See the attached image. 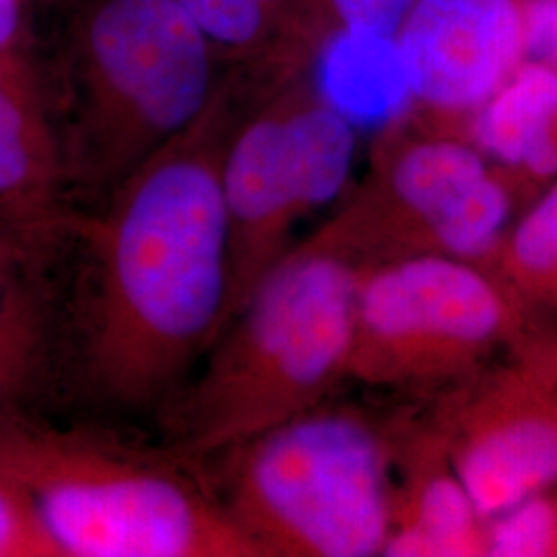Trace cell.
<instances>
[{"mask_svg": "<svg viewBox=\"0 0 557 557\" xmlns=\"http://www.w3.org/2000/svg\"><path fill=\"white\" fill-rule=\"evenodd\" d=\"M483 554L479 515L457 473H430L395 496L384 556L457 557Z\"/></svg>", "mask_w": 557, "mask_h": 557, "instance_id": "5bb4252c", "label": "cell"}, {"mask_svg": "<svg viewBox=\"0 0 557 557\" xmlns=\"http://www.w3.org/2000/svg\"><path fill=\"white\" fill-rule=\"evenodd\" d=\"M0 557H60L32 502L0 469Z\"/></svg>", "mask_w": 557, "mask_h": 557, "instance_id": "d6986e66", "label": "cell"}, {"mask_svg": "<svg viewBox=\"0 0 557 557\" xmlns=\"http://www.w3.org/2000/svg\"><path fill=\"white\" fill-rule=\"evenodd\" d=\"M0 469L60 557H259L190 458L40 411H0Z\"/></svg>", "mask_w": 557, "mask_h": 557, "instance_id": "3957f363", "label": "cell"}, {"mask_svg": "<svg viewBox=\"0 0 557 557\" xmlns=\"http://www.w3.org/2000/svg\"><path fill=\"white\" fill-rule=\"evenodd\" d=\"M213 458L211 485L259 557L384 556L393 448L358 409L319 403Z\"/></svg>", "mask_w": 557, "mask_h": 557, "instance_id": "5b68a950", "label": "cell"}, {"mask_svg": "<svg viewBox=\"0 0 557 557\" xmlns=\"http://www.w3.org/2000/svg\"><path fill=\"white\" fill-rule=\"evenodd\" d=\"M458 481L479 518H494L557 483V409L524 407L483 423L458 450Z\"/></svg>", "mask_w": 557, "mask_h": 557, "instance_id": "30bf717a", "label": "cell"}, {"mask_svg": "<svg viewBox=\"0 0 557 557\" xmlns=\"http://www.w3.org/2000/svg\"><path fill=\"white\" fill-rule=\"evenodd\" d=\"M483 533V554L494 557H539L557 554V504L543 494L522 499Z\"/></svg>", "mask_w": 557, "mask_h": 557, "instance_id": "2e32d148", "label": "cell"}, {"mask_svg": "<svg viewBox=\"0 0 557 557\" xmlns=\"http://www.w3.org/2000/svg\"><path fill=\"white\" fill-rule=\"evenodd\" d=\"M25 17L21 0H0V62L27 59Z\"/></svg>", "mask_w": 557, "mask_h": 557, "instance_id": "44dd1931", "label": "cell"}, {"mask_svg": "<svg viewBox=\"0 0 557 557\" xmlns=\"http://www.w3.org/2000/svg\"><path fill=\"white\" fill-rule=\"evenodd\" d=\"M262 2L269 4L283 20H287L289 23L301 27V29L314 34L320 40H324V34L320 32V27L312 17L306 0H262Z\"/></svg>", "mask_w": 557, "mask_h": 557, "instance_id": "7402d4cb", "label": "cell"}, {"mask_svg": "<svg viewBox=\"0 0 557 557\" xmlns=\"http://www.w3.org/2000/svg\"><path fill=\"white\" fill-rule=\"evenodd\" d=\"M527 59L557 69V0H522Z\"/></svg>", "mask_w": 557, "mask_h": 557, "instance_id": "ffe728a7", "label": "cell"}, {"mask_svg": "<svg viewBox=\"0 0 557 557\" xmlns=\"http://www.w3.org/2000/svg\"><path fill=\"white\" fill-rule=\"evenodd\" d=\"M50 255L0 238V411L36 409L54 343Z\"/></svg>", "mask_w": 557, "mask_h": 557, "instance_id": "8fae6325", "label": "cell"}, {"mask_svg": "<svg viewBox=\"0 0 557 557\" xmlns=\"http://www.w3.org/2000/svg\"><path fill=\"white\" fill-rule=\"evenodd\" d=\"M510 209L512 197L508 182L496 170H490L457 205L434 221L428 232L448 257L478 259L496 246L510 218Z\"/></svg>", "mask_w": 557, "mask_h": 557, "instance_id": "9a60e30c", "label": "cell"}, {"mask_svg": "<svg viewBox=\"0 0 557 557\" xmlns=\"http://www.w3.org/2000/svg\"><path fill=\"white\" fill-rule=\"evenodd\" d=\"M59 128L29 60L0 62V236L52 252L73 218Z\"/></svg>", "mask_w": 557, "mask_h": 557, "instance_id": "9c48e42d", "label": "cell"}, {"mask_svg": "<svg viewBox=\"0 0 557 557\" xmlns=\"http://www.w3.org/2000/svg\"><path fill=\"white\" fill-rule=\"evenodd\" d=\"M506 326L498 287L465 260L428 252L368 260L349 376L370 384L428 379L485 351Z\"/></svg>", "mask_w": 557, "mask_h": 557, "instance_id": "52a82bcc", "label": "cell"}, {"mask_svg": "<svg viewBox=\"0 0 557 557\" xmlns=\"http://www.w3.org/2000/svg\"><path fill=\"white\" fill-rule=\"evenodd\" d=\"M324 40L329 36L391 38L413 0H306Z\"/></svg>", "mask_w": 557, "mask_h": 557, "instance_id": "ac0fdd59", "label": "cell"}, {"mask_svg": "<svg viewBox=\"0 0 557 557\" xmlns=\"http://www.w3.org/2000/svg\"><path fill=\"white\" fill-rule=\"evenodd\" d=\"M510 269L524 285L557 283V182L529 209L510 238Z\"/></svg>", "mask_w": 557, "mask_h": 557, "instance_id": "e0dca14e", "label": "cell"}, {"mask_svg": "<svg viewBox=\"0 0 557 557\" xmlns=\"http://www.w3.org/2000/svg\"><path fill=\"white\" fill-rule=\"evenodd\" d=\"M413 110L465 120L522 60V0H413L395 32Z\"/></svg>", "mask_w": 557, "mask_h": 557, "instance_id": "ba28073f", "label": "cell"}, {"mask_svg": "<svg viewBox=\"0 0 557 557\" xmlns=\"http://www.w3.org/2000/svg\"><path fill=\"white\" fill-rule=\"evenodd\" d=\"M0 238H4V236H0Z\"/></svg>", "mask_w": 557, "mask_h": 557, "instance_id": "603a6c76", "label": "cell"}, {"mask_svg": "<svg viewBox=\"0 0 557 557\" xmlns=\"http://www.w3.org/2000/svg\"><path fill=\"white\" fill-rule=\"evenodd\" d=\"M227 69L174 0H89L54 114L69 197L100 207L199 119Z\"/></svg>", "mask_w": 557, "mask_h": 557, "instance_id": "277c9868", "label": "cell"}, {"mask_svg": "<svg viewBox=\"0 0 557 557\" xmlns=\"http://www.w3.org/2000/svg\"><path fill=\"white\" fill-rule=\"evenodd\" d=\"M469 140L487 161L527 178L557 176V69L527 59L467 119Z\"/></svg>", "mask_w": 557, "mask_h": 557, "instance_id": "7c38bea8", "label": "cell"}, {"mask_svg": "<svg viewBox=\"0 0 557 557\" xmlns=\"http://www.w3.org/2000/svg\"><path fill=\"white\" fill-rule=\"evenodd\" d=\"M366 262L338 220L294 244L163 413L168 448L202 462L322 403L349 376Z\"/></svg>", "mask_w": 557, "mask_h": 557, "instance_id": "7a4b0ae2", "label": "cell"}, {"mask_svg": "<svg viewBox=\"0 0 557 557\" xmlns=\"http://www.w3.org/2000/svg\"><path fill=\"white\" fill-rule=\"evenodd\" d=\"M260 89L227 69L199 119L100 207L73 213L66 289L52 277L48 393L110 418L161 419L195 374L230 308L221 161Z\"/></svg>", "mask_w": 557, "mask_h": 557, "instance_id": "6da1fadb", "label": "cell"}, {"mask_svg": "<svg viewBox=\"0 0 557 557\" xmlns=\"http://www.w3.org/2000/svg\"><path fill=\"white\" fill-rule=\"evenodd\" d=\"M356 156L358 124L306 73L264 87L250 101L221 161L230 252L225 324L296 244L299 223L343 195Z\"/></svg>", "mask_w": 557, "mask_h": 557, "instance_id": "8992f818", "label": "cell"}, {"mask_svg": "<svg viewBox=\"0 0 557 557\" xmlns=\"http://www.w3.org/2000/svg\"><path fill=\"white\" fill-rule=\"evenodd\" d=\"M223 66L278 81L308 73L324 40L262 0H174Z\"/></svg>", "mask_w": 557, "mask_h": 557, "instance_id": "4fadbf2b", "label": "cell"}]
</instances>
